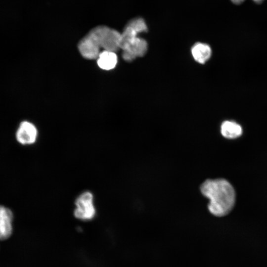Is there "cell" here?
<instances>
[{"mask_svg": "<svg viewBox=\"0 0 267 267\" xmlns=\"http://www.w3.org/2000/svg\"><path fill=\"white\" fill-rule=\"evenodd\" d=\"M147 48L146 41L137 37L127 48L123 50V58L126 61H132L136 57L144 55Z\"/></svg>", "mask_w": 267, "mask_h": 267, "instance_id": "6", "label": "cell"}, {"mask_svg": "<svg viewBox=\"0 0 267 267\" xmlns=\"http://www.w3.org/2000/svg\"><path fill=\"white\" fill-rule=\"evenodd\" d=\"M90 32L103 50L116 52L120 49L121 34L116 30L107 26L99 25L92 28Z\"/></svg>", "mask_w": 267, "mask_h": 267, "instance_id": "2", "label": "cell"}, {"mask_svg": "<svg viewBox=\"0 0 267 267\" xmlns=\"http://www.w3.org/2000/svg\"><path fill=\"white\" fill-rule=\"evenodd\" d=\"M201 193L208 198V209L213 215L222 217L232 209L235 193L231 184L224 179H207L200 186Z\"/></svg>", "mask_w": 267, "mask_h": 267, "instance_id": "1", "label": "cell"}, {"mask_svg": "<svg viewBox=\"0 0 267 267\" xmlns=\"http://www.w3.org/2000/svg\"><path fill=\"white\" fill-rule=\"evenodd\" d=\"M76 206L74 215L78 220L87 221L92 220L96 215V209L93 204V196L89 191L79 195L75 202Z\"/></svg>", "mask_w": 267, "mask_h": 267, "instance_id": "3", "label": "cell"}, {"mask_svg": "<svg viewBox=\"0 0 267 267\" xmlns=\"http://www.w3.org/2000/svg\"><path fill=\"white\" fill-rule=\"evenodd\" d=\"M231 2L235 4H239L242 3L245 0H230ZM254 2L256 3H260L263 1L264 0H253Z\"/></svg>", "mask_w": 267, "mask_h": 267, "instance_id": "11", "label": "cell"}, {"mask_svg": "<svg viewBox=\"0 0 267 267\" xmlns=\"http://www.w3.org/2000/svg\"><path fill=\"white\" fill-rule=\"evenodd\" d=\"M78 47L83 57L88 59H97L101 52L100 46L90 31L79 42Z\"/></svg>", "mask_w": 267, "mask_h": 267, "instance_id": "4", "label": "cell"}, {"mask_svg": "<svg viewBox=\"0 0 267 267\" xmlns=\"http://www.w3.org/2000/svg\"><path fill=\"white\" fill-rule=\"evenodd\" d=\"M118 58L116 52L102 50L97 58L98 66L102 69L109 70L115 67Z\"/></svg>", "mask_w": 267, "mask_h": 267, "instance_id": "9", "label": "cell"}, {"mask_svg": "<svg viewBox=\"0 0 267 267\" xmlns=\"http://www.w3.org/2000/svg\"><path fill=\"white\" fill-rule=\"evenodd\" d=\"M222 135L227 138L233 139L240 136L242 133L241 127L234 121H224L221 127Z\"/></svg>", "mask_w": 267, "mask_h": 267, "instance_id": "10", "label": "cell"}, {"mask_svg": "<svg viewBox=\"0 0 267 267\" xmlns=\"http://www.w3.org/2000/svg\"><path fill=\"white\" fill-rule=\"evenodd\" d=\"M13 218L11 210L0 205V240L7 239L11 235Z\"/></svg>", "mask_w": 267, "mask_h": 267, "instance_id": "7", "label": "cell"}, {"mask_svg": "<svg viewBox=\"0 0 267 267\" xmlns=\"http://www.w3.org/2000/svg\"><path fill=\"white\" fill-rule=\"evenodd\" d=\"M38 136V130L32 123L24 121L21 122L16 133V138L21 144L29 145L35 143Z\"/></svg>", "mask_w": 267, "mask_h": 267, "instance_id": "5", "label": "cell"}, {"mask_svg": "<svg viewBox=\"0 0 267 267\" xmlns=\"http://www.w3.org/2000/svg\"><path fill=\"white\" fill-rule=\"evenodd\" d=\"M191 54L196 61L204 64L210 58L212 50L207 44L197 43L191 48Z\"/></svg>", "mask_w": 267, "mask_h": 267, "instance_id": "8", "label": "cell"}]
</instances>
